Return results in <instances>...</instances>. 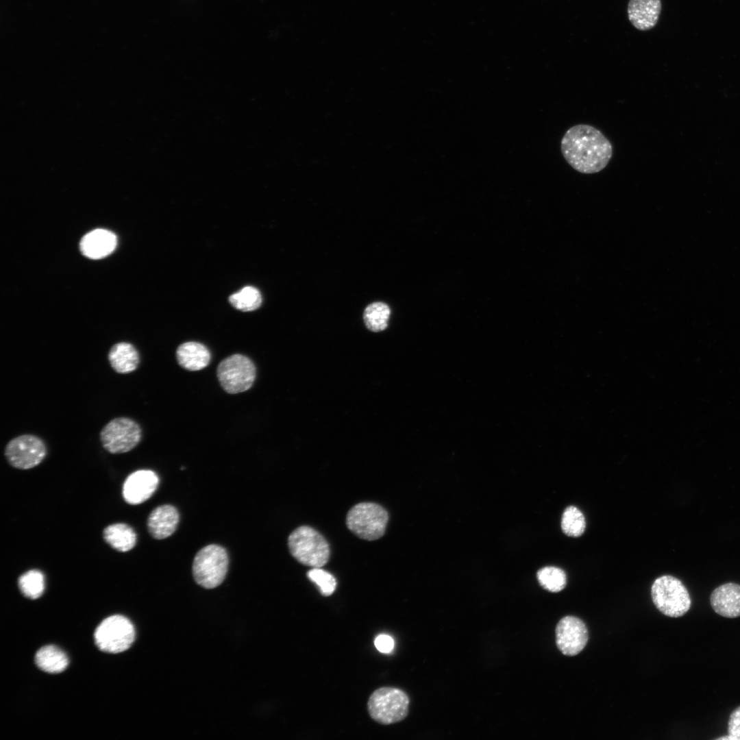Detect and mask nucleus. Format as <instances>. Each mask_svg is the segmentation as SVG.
<instances>
[{
    "instance_id": "6",
    "label": "nucleus",
    "mask_w": 740,
    "mask_h": 740,
    "mask_svg": "<svg viewBox=\"0 0 740 740\" xmlns=\"http://www.w3.org/2000/svg\"><path fill=\"white\" fill-rule=\"evenodd\" d=\"M388 521L387 511L380 505L362 502L347 513L346 524L350 531L362 539L374 541L381 538Z\"/></svg>"
},
{
    "instance_id": "5",
    "label": "nucleus",
    "mask_w": 740,
    "mask_h": 740,
    "mask_svg": "<svg viewBox=\"0 0 740 740\" xmlns=\"http://www.w3.org/2000/svg\"><path fill=\"white\" fill-rule=\"evenodd\" d=\"M409 698L402 690L381 687L370 695L367 709L376 722L388 725L402 721L408 713Z\"/></svg>"
},
{
    "instance_id": "7",
    "label": "nucleus",
    "mask_w": 740,
    "mask_h": 740,
    "mask_svg": "<svg viewBox=\"0 0 740 740\" xmlns=\"http://www.w3.org/2000/svg\"><path fill=\"white\" fill-rule=\"evenodd\" d=\"M94 639L98 648L105 652L127 650L135 639V630L125 617L116 615L105 619L96 628Z\"/></svg>"
},
{
    "instance_id": "1",
    "label": "nucleus",
    "mask_w": 740,
    "mask_h": 740,
    "mask_svg": "<svg viewBox=\"0 0 740 740\" xmlns=\"http://www.w3.org/2000/svg\"><path fill=\"white\" fill-rule=\"evenodd\" d=\"M560 150L567 162L584 174L602 171L613 156L610 140L600 130L587 124L569 128L561 140Z\"/></svg>"
},
{
    "instance_id": "28",
    "label": "nucleus",
    "mask_w": 740,
    "mask_h": 740,
    "mask_svg": "<svg viewBox=\"0 0 740 740\" xmlns=\"http://www.w3.org/2000/svg\"><path fill=\"white\" fill-rule=\"evenodd\" d=\"M374 644L378 651L388 654L393 650L395 643L393 639L391 636L383 634L378 635L375 638Z\"/></svg>"
},
{
    "instance_id": "21",
    "label": "nucleus",
    "mask_w": 740,
    "mask_h": 740,
    "mask_svg": "<svg viewBox=\"0 0 740 740\" xmlns=\"http://www.w3.org/2000/svg\"><path fill=\"white\" fill-rule=\"evenodd\" d=\"M391 314L389 307L384 303L377 301L367 306L363 319L367 328L374 332L386 329Z\"/></svg>"
},
{
    "instance_id": "20",
    "label": "nucleus",
    "mask_w": 740,
    "mask_h": 740,
    "mask_svg": "<svg viewBox=\"0 0 740 740\" xmlns=\"http://www.w3.org/2000/svg\"><path fill=\"white\" fill-rule=\"evenodd\" d=\"M35 663L45 672L58 674L65 670L69 665V659L66 654L58 647L46 645L36 652Z\"/></svg>"
},
{
    "instance_id": "12",
    "label": "nucleus",
    "mask_w": 740,
    "mask_h": 740,
    "mask_svg": "<svg viewBox=\"0 0 740 740\" xmlns=\"http://www.w3.org/2000/svg\"><path fill=\"white\" fill-rule=\"evenodd\" d=\"M159 478L151 470L141 469L127 476L123 485V497L130 504H140L152 496L158 488Z\"/></svg>"
},
{
    "instance_id": "8",
    "label": "nucleus",
    "mask_w": 740,
    "mask_h": 740,
    "mask_svg": "<svg viewBox=\"0 0 740 740\" xmlns=\"http://www.w3.org/2000/svg\"><path fill=\"white\" fill-rule=\"evenodd\" d=\"M256 373L253 362L241 354H234L225 358L217 370L221 386L230 394L242 393L251 388Z\"/></svg>"
},
{
    "instance_id": "14",
    "label": "nucleus",
    "mask_w": 740,
    "mask_h": 740,
    "mask_svg": "<svg viewBox=\"0 0 740 740\" xmlns=\"http://www.w3.org/2000/svg\"><path fill=\"white\" fill-rule=\"evenodd\" d=\"M117 243L116 235L105 229H96L83 236L79 243L82 254L91 259H99L111 254Z\"/></svg>"
},
{
    "instance_id": "13",
    "label": "nucleus",
    "mask_w": 740,
    "mask_h": 740,
    "mask_svg": "<svg viewBox=\"0 0 740 740\" xmlns=\"http://www.w3.org/2000/svg\"><path fill=\"white\" fill-rule=\"evenodd\" d=\"M710 602L714 611L724 617H740V585L728 582L717 587L711 594Z\"/></svg>"
},
{
    "instance_id": "24",
    "label": "nucleus",
    "mask_w": 740,
    "mask_h": 740,
    "mask_svg": "<svg viewBox=\"0 0 740 740\" xmlns=\"http://www.w3.org/2000/svg\"><path fill=\"white\" fill-rule=\"evenodd\" d=\"M537 578L541 586L550 592H559L566 586V574L563 569L556 567L548 566L541 569L537 572Z\"/></svg>"
},
{
    "instance_id": "29",
    "label": "nucleus",
    "mask_w": 740,
    "mask_h": 740,
    "mask_svg": "<svg viewBox=\"0 0 740 740\" xmlns=\"http://www.w3.org/2000/svg\"><path fill=\"white\" fill-rule=\"evenodd\" d=\"M716 739H717V740H721V739H723V740H730V737H729V736H728V735H727V736H724V737H718V738H717Z\"/></svg>"
},
{
    "instance_id": "17",
    "label": "nucleus",
    "mask_w": 740,
    "mask_h": 740,
    "mask_svg": "<svg viewBox=\"0 0 740 740\" xmlns=\"http://www.w3.org/2000/svg\"><path fill=\"white\" fill-rule=\"evenodd\" d=\"M179 365L188 371H199L207 367L211 355L208 348L197 342H186L176 351Z\"/></svg>"
},
{
    "instance_id": "23",
    "label": "nucleus",
    "mask_w": 740,
    "mask_h": 740,
    "mask_svg": "<svg viewBox=\"0 0 740 740\" xmlns=\"http://www.w3.org/2000/svg\"><path fill=\"white\" fill-rule=\"evenodd\" d=\"M586 528L585 518L582 513L576 506L567 507L561 518V529L569 536H581Z\"/></svg>"
},
{
    "instance_id": "27",
    "label": "nucleus",
    "mask_w": 740,
    "mask_h": 740,
    "mask_svg": "<svg viewBox=\"0 0 740 740\" xmlns=\"http://www.w3.org/2000/svg\"><path fill=\"white\" fill-rule=\"evenodd\" d=\"M728 733L730 740H740V706L736 708L730 715Z\"/></svg>"
},
{
    "instance_id": "9",
    "label": "nucleus",
    "mask_w": 740,
    "mask_h": 740,
    "mask_svg": "<svg viewBox=\"0 0 740 740\" xmlns=\"http://www.w3.org/2000/svg\"><path fill=\"white\" fill-rule=\"evenodd\" d=\"M141 436L142 431L139 425L127 417L113 419L100 432L102 446L111 454L131 451L138 444Z\"/></svg>"
},
{
    "instance_id": "18",
    "label": "nucleus",
    "mask_w": 740,
    "mask_h": 740,
    "mask_svg": "<svg viewBox=\"0 0 740 740\" xmlns=\"http://www.w3.org/2000/svg\"><path fill=\"white\" fill-rule=\"evenodd\" d=\"M108 360L118 373H129L135 371L139 365V354L131 343L120 342L114 344L108 352Z\"/></svg>"
},
{
    "instance_id": "10",
    "label": "nucleus",
    "mask_w": 740,
    "mask_h": 740,
    "mask_svg": "<svg viewBox=\"0 0 740 740\" xmlns=\"http://www.w3.org/2000/svg\"><path fill=\"white\" fill-rule=\"evenodd\" d=\"M46 454L47 447L43 441L32 434L14 438L5 448V456L9 464L19 469H29L38 465Z\"/></svg>"
},
{
    "instance_id": "25",
    "label": "nucleus",
    "mask_w": 740,
    "mask_h": 740,
    "mask_svg": "<svg viewBox=\"0 0 740 740\" xmlns=\"http://www.w3.org/2000/svg\"><path fill=\"white\" fill-rule=\"evenodd\" d=\"M230 304L242 311H251L261 304L262 297L259 291L253 286H245L229 297Z\"/></svg>"
},
{
    "instance_id": "2",
    "label": "nucleus",
    "mask_w": 740,
    "mask_h": 740,
    "mask_svg": "<svg viewBox=\"0 0 740 740\" xmlns=\"http://www.w3.org/2000/svg\"><path fill=\"white\" fill-rule=\"evenodd\" d=\"M288 546L299 563L312 568L323 567L330 558V547L325 539L308 526H299L292 532Z\"/></svg>"
},
{
    "instance_id": "22",
    "label": "nucleus",
    "mask_w": 740,
    "mask_h": 740,
    "mask_svg": "<svg viewBox=\"0 0 740 740\" xmlns=\"http://www.w3.org/2000/svg\"><path fill=\"white\" fill-rule=\"evenodd\" d=\"M18 584L24 596L32 600L37 599L44 592L45 576L40 571L31 569L18 578Z\"/></svg>"
},
{
    "instance_id": "3",
    "label": "nucleus",
    "mask_w": 740,
    "mask_h": 740,
    "mask_svg": "<svg viewBox=\"0 0 740 740\" xmlns=\"http://www.w3.org/2000/svg\"><path fill=\"white\" fill-rule=\"evenodd\" d=\"M651 594L658 610L666 616L680 617L686 614L691 605L690 595L677 578L665 575L654 582Z\"/></svg>"
},
{
    "instance_id": "11",
    "label": "nucleus",
    "mask_w": 740,
    "mask_h": 740,
    "mask_svg": "<svg viewBox=\"0 0 740 740\" xmlns=\"http://www.w3.org/2000/svg\"><path fill=\"white\" fill-rule=\"evenodd\" d=\"M556 643L566 656H575L585 647L588 631L584 623L574 616L563 617L556 627Z\"/></svg>"
},
{
    "instance_id": "16",
    "label": "nucleus",
    "mask_w": 740,
    "mask_h": 740,
    "mask_svg": "<svg viewBox=\"0 0 740 740\" xmlns=\"http://www.w3.org/2000/svg\"><path fill=\"white\" fill-rule=\"evenodd\" d=\"M661 11V0H629L628 19L637 29L642 31L653 28Z\"/></svg>"
},
{
    "instance_id": "15",
    "label": "nucleus",
    "mask_w": 740,
    "mask_h": 740,
    "mask_svg": "<svg viewBox=\"0 0 740 740\" xmlns=\"http://www.w3.org/2000/svg\"><path fill=\"white\" fill-rule=\"evenodd\" d=\"M179 520V513L173 506L164 504L157 506L147 519L149 534L156 539H166L175 531Z\"/></svg>"
},
{
    "instance_id": "4",
    "label": "nucleus",
    "mask_w": 740,
    "mask_h": 740,
    "mask_svg": "<svg viewBox=\"0 0 740 740\" xmlns=\"http://www.w3.org/2000/svg\"><path fill=\"white\" fill-rule=\"evenodd\" d=\"M229 564L224 547L216 544L206 545L195 555L193 574L195 582L205 589H213L222 583Z\"/></svg>"
},
{
    "instance_id": "26",
    "label": "nucleus",
    "mask_w": 740,
    "mask_h": 740,
    "mask_svg": "<svg viewBox=\"0 0 740 740\" xmlns=\"http://www.w3.org/2000/svg\"><path fill=\"white\" fill-rule=\"evenodd\" d=\"M307 576L319 587L321 593L324 596L332 595L336 589L335 578L321 567H313L308 571Z\"/></svg>"
},
{
    "instance_id": "19",
    "label": "nucleus",
    "mask_w": 740,
    "mask_h": 740,
    "mask_svg": "<svg viewBox=\"0 0 740 740\" xmlns=\"http://www.w3.org/2000/svg\"><path fill=\"white\" fill-rule=\"evenodd\" d=\"M106 542L113 549L125 552L131 550L136 543V534L129 525L116 523L108 526L103 532Z\"/></svg>"
}]
</instances>
